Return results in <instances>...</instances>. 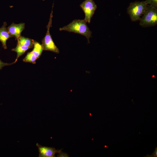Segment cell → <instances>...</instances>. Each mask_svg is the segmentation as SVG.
<instances>
[{
  "mask_svg": "<svg viewBox=\"0 0 157 157\" xmlns=\"http://www.w3.org/2000/svg\"><path fill=\"white\" fill-rule=\"evenodd\" d=\"M84 19H75L68 25L60 28L59 30L66 31L80 34L87 38L88 43L91 37L92 32L90 31Z\"/></svg>",
  "mask_w": 157,
  "mask_h": 157,
  "instance_id": "cell-1",
  "label": "cell"
},
{
  "mask_svg": "<svg viewBox=\"0 0 157 157\" xmlns=\"http://www.w3.org/2000/svg\"><path fill=\"white\" fill-rule=\"evenodd\" d=\"M140 19V24L144 27L154 26L157 24V7L148 5L147 8Z\"/></svg>",
  "mask_w": 157,
  "mask_h": 157,
  "instance_id": "cell-2",
  "label": "cell"
},
{
  "mask_svg": "<svg viewBox=\"0 0 157 157\" xmlns=\"http://www.w3.org/2000/svg\"><path fill=\"white\" fill-rule=\"evenodd\" d=\"M148 4L146 1L131 2L127 8V12L131 20L135 21L140 20L145 11Z\"/></svg>",
  "mask_w": 157,
  "mask_h": 157,
  "instance_id": "cell-3",
  "label": "cell"
},
{
  "mask_svg": "<svg viewBox=\"0 0 157 157\" xmlns=\"http://www.w3.org/2000/svg\"><path fill=\"white\" fill-rule=\"evenodd\" d=\"M53 6V4L52 6V9L50 14L49 21L46 26L47 29V32L46 35L42 40V45L43 47V50L50 51L58 53H59V49L53 42L49 32L50 28L52 26Z\"/></svg>",
  "mask_w": 157,
  "mask_h": 157,
  "instance_id": "cell-4",
  "label": "cell"
},
{
  "mask_svg": "<svg viewBox=\"0 0 157 157\" xmlns=\"http://www.w3.org/2000/svg\"><path fill=\"white\" fill-rule=\"evenodd\" d=\"M85 15L84 20L90 23L97 6L93 0H85L80 4Z\"/></svg>",
  "mask_w": 157,
  "mask_h": 157,
  "instance_id": "cell-5",
  "label": "cell"
},
{
  "mask_svg": "<svg viewBox=\"0 0 157 157\" xmlns=\"http://www.w3.org/2000/svg\"><path fill=\"white\" fill-rule=\"evenodd\" d=\"M36 145L38 148L39 157H55V154H58L62 149L56 150L54 147L42 146L38 143Z\"/></svg>",
  "mask_w": 157,
  "mask_h": 157,
  "instance_id": "cell-6",
  "label": "cell"
},
{
  "mask_svg": "<svg viewBox=\"0 0 157 157\" xmlns=\"http://www.w3.org/2000/svg\"><path fill=\"white\" fill-rule=\"evenodd\" d=\"M7 28L9 33L17 39L21 36V33L25 28V24H16L13 23Z\"/></svg>",
  "mask_w": 157,
  "mask_h": 157,
  "instance_id": "cell-7",
  "label": "cell"
},
{
  "mask_svg": "<svg viewBox=\"0 0 157 157\" xmlns=\"http://www.w3.org/2000/svg\"><path fill=\"white\" fill-rule=\"evenodd\" d=\"M7 23L4 22L3 25L0 28V41L1 42L3 48L6 49L7 47L6 43L7 40L13 37L8 32L6 28Z\"/></svg>",
  "mask_w": 157,
  "mask_h": 157,
  "instance_id": "cell-8",
  "label": "cell"
},
{
  "mask_svg": "<svg viewBox=\"0 0 157 157\" xmlns=\"http://www.w3.org/2000/svg\"><path fill=\"white\" fill-rule=\"evenodd\" d=\"M17 40V44L32 48L34 41L30 38L21 36Z\"/></svg>",
  "mask_w": 157,
  "mask_h": 157,
  "instance_id": "cell-9",
  "label": "cell"
},
{
  "mask_svg": "<svg viewBox=\"0 0 157 157\" xmlns=\"http://www.w3.org/2000/svg\"><path fill=\"white\" fill-rule=\"evenodd\" d=\"M31 48L30 47L22 45H20L17 44L16 47L12 49V51L17 52V56L14 62L15 63L17 61L18 58L21 55L24 54L28 49Z\"/></svg>",
  "mask_w": 157,
  "mask_h": 157,
  "instance_id": "cell-10",
  "label": "cell"
},
{
  "mask_svg": "<svg viewBox=\"0 0 157 157\" xmlns=\"http://www.w3.org/2000/svg\"><path fill=\"white\" fill-rule=\"evenodd\" d=\"M33 45V48L31 52L38 59L41 56L43 50L42 45L39 42L35 41L34 42Z\"/></svg>",
  "mask_w": 157,
  "mask_h": 157,
  "instance_id": "cell-11",
  "label": "cell"
},
{
  "mask_svg": "<svg viewBox=\"0 0 157 157\" xmlns=\"http://www.w3.org/2000/svg\"><path fill=\"white\" fill-rule=\"evenodd\" d=\"M37 59L36 57L31 52H28L23 60L25 62H28L35 64L36 60Z\"/></svg>",
  "mask_w": 157,
  "mask_h": 157,
  "instance_id": "cell-12",
  "label": "cell"
},
{
  "mask_svg": "<svg viewBox=\"0 0 157 157\" xmlns=\"http://www.w3.org/2000/svg\"><path fill=\"white\" fill-rule=\"evenodd\" d=\"M145 1L148 5L157 7V0H146Z\"/></svg>",
  "mask_w": 157,
  "mask_h": 157,
  "instance_id": "cell-13",
  "label": "cell"
},
{
  "mask_svg": "<svg viewBox=\"0 0 157 157\" xmlns=\"http://www.w3.org/2000/svg\"><path fill=\"white\" fill-rule=\"evenodd\" d=\"M14 63V62L11 63H5L2 62L0 60V70L2 69V68L4 66L11 65Z\"/></svg>",
  "mask_w": 157,
  "mask_h": 157,
  "instance_id": "cell-14",
  "label": "cell"
},
{
  "mask_svg": "<svg viewBox=\"0 0 157 157\" xmlns=\"http://www.w3.org/2000/svg\"><path fill=\"white\" fill-rule=\"evenodd\" d=\"M57 156L58 157H69V156L67 154L61 151L57 155Z\"/></svg>",
  "mask_w": 157,
  "mask_h": 157,
  "instance_id": "cell-15",
  "label": "cell"
},
{
  "mask_svg": "<svg viewBox=\"0 0 157 157\" xmlns=\"http://www.w3.org/2000/svg\"><path fill=\"white\" fill-rule=\"evenodd\" d=\"M42 0L43 1H44L45 0Z\"/></svg>",
  "mask_w": 157,
  "mask_h": 157,
  "instance_id": "cell-16",
  "label": "cell"
}]
</instances>
